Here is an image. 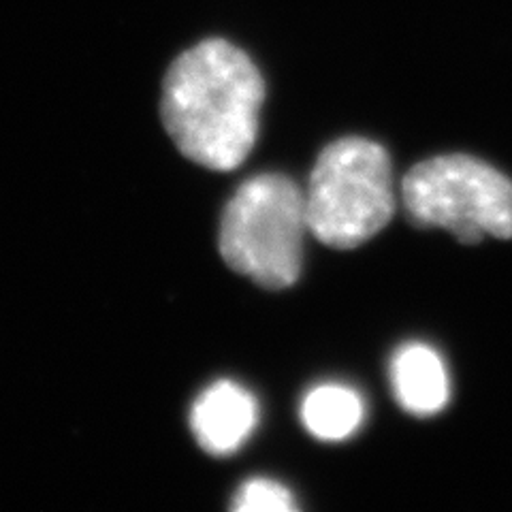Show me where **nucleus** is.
<instances>
[{
  "instance_id": "1",
  "label": "nucleus",
  "mask_w": 512,
  "mask_h": 512,
  "mask_svg": "<svg viewBox=\"0 0 512 512\" xmlns=\"http://www.w3.org/2000/svg\"><path fill=\"white\" fill-rule=\"evenodd\" d=\"M265 82L252 58L224 39H207L171 62L160 116L178 150L201 167L233 171L259 135Z\"/></svg>"
},
{
  "instance_id": "2",
  "label": "nucleus",
  "mask_w": 512,
  "mask_h": 512,
  "mask_svg": "<svg viewBox=\"0 0 512 512\" xmlns=\"http://www.w3.org/2000/svg\"><path fill=\"white\" fill-rule=\"evenodd\" d=\"M306 233V197L299 186L282 173H263L239 186L224 207L218 248L239 276L282 291L301 276Z\"/></svg>"
},
{
  "instance_id": "3",
  "label": "nucleus",
  "mask_w": 512,
  "mask_h": 512,
  "mask_svg": "<svg viewBox=\"0 0 512 512\" xmlns=\"http://www.w3.org/2000/svg\"><path fill=\"white\" fill-rule=\"evenodd\" d=\"M308 231L320 244L352 250L395 212L391 158L380 143L344 137L318 154L306 195Z\"/></svg>"
},
{
  "instance_id": "4",
  "label": "nucleus",
  "mask_w": 512,
  "mask_h": 512,
  "mask_svg": "<svg viewBox=\"0 0 512 512\" xmlns=\"http://www.w3.org/2000/svg\"><path fill=\"white\" fill-rule=\"evenodd\" d=\"M402 201L414 227L446 229L461 244L512 239V180L468 154L414 165L402 180Z\"/></svg>"
},
{
  "instance_id": "5",
  "label": "nucleus",
  "mask_w": 512,
  "mask_h": 512,
  "mask_svg": "<svg viewBox=\"0 0 512 512\" xmlns=\"http://www.w3.org/2000/svg\"><path fill=\"white\" fill-rule=\"evenodd\" d=\"M259 421L250 391L233 380H218L192 404L190 427L199 446L214 457H227L242 446Z\"/></svg>"
},
{
  "instance_id": "6",
  "label": "nucleus",
  "mask_w": 512,
  "mask_h": 512,
  "mask_svg": "<svg viewBox=\"0 0 512 512\" xmlns=\"http://www.w3.org/2000/svg\"><path fill=\"white\" fill-rule=\"evenodd\" d=\"M393 393L406 412L431 416L451 399V380L438 352L425 344H406L391 363Z\"/></svg>"
},
{
  "instance_id": "7",
  "label": "nucleus",
  "mask_w": 512,
  "mask_h": 512,
  "mask_svg": "<svg viewBox=\"0 0 512 512\" xmlns=\"http://www.w3.org/2000/svg\"><path fill=\"white\" fill-rule=\"evenodd\" d=\"M365 406L361 395L344 384H320L301 404V421L318 440L340 442L361 427Z\"/></svg>"
},
{
  "instance_id": "8",
  "label": "nucleus",
  "mask_w": 512,
  "mask_h": 512,
  "mask_svg": "<svg viewBox=\"0 0 512 512\" xmlns=\"http://www.w3.org/2000/svg\"><path fill=\"white\" fill-rule=\"evenodd\" d=\"M231 508L235 512H288L299 506L293 493L276 480L252 478L239 487Z\"/></svg>"
}]
</instances>
